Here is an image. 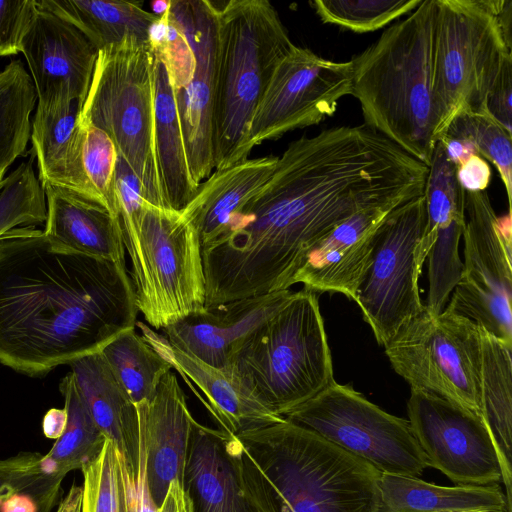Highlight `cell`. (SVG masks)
Instances as JSON below:
<instances>
[{
  "mask_svg": "<svg viewBox=\"0 0 512 512\" xmlns=\"http://www.w3.org/2000/svg\"><path fill=\"white\" fill-rule=\"evenodd\" d=\"M438 141L442 144L448 160L456 167L462 165L473 155H479L476 148L468 140L442 137Z\"/></svg>",
  "mask_w": 512,
  "mask_h": 512,
  "instance_id": "obj_46",
  "label": "cell"
},
{
  "mask_svg": "<svg viewBox=\"0 0 512 512\" xmlns=\"http://www.w3.org/2000/svg\"><path fill=\"white\" fill-rule=\"evenodd\" d=\"M264 512H378L381 473L287 420L236 436Z\"/></svg>",
  "mask_w": 512,
  "mask_h": 512,
  "instance_id": "obj_3",
  "label": "cell"
},
{
  "mask_svg": "<svg viewBox=\"0 0 512 512\" xmlns=\"http://www.w3.org/2000/svg\"><path fill=\"white\" fill-rule=\"evenodd\" d=\"M497 19L502 30V34L507 47L511 50L512 48V35H511V24H512V1L504 0L500 11L497 14Z\"/></svg>",
  "mask_w": 512,
  "mask_h": 512,
  "instance_id": "obj_49",
  "label": "cell"
},
{
  "mask_svg": "<svg viewBox=\"0 0 512 512\" xmlns=\"http://www.w3.org/2000/svg\"><path fill=\"white\" fill-rule=\"evenodd\" d=\"M226 367L272 412L284 416L335 382L317 294L305 287L253 330Z\"/></svg>",
  "mask_w": 512,
  "mask_h": 512,
  "instance_id": "obj_6",
  "label": "cell"
},
{
  "mask_svg": "<svg viewBox=\"0 0 512 512\" xmlns=\"http://www.w3.org/2000/svg\"><path fill=\"white\" fill-rule=\"evenodd\" d=\"M378 512H508V507L498 484L449 487L381 473Z\"/></svg>",
  "mask_w": 512,
  "mask_h": 512,
  "instance_id": "obj_29",
  "label": "cell"
},
{
  "mask_svg": "<svg viewBox=\"0 0 512 512\" xmlns=\"http://www.w3.org/2000/svg\"><path fill=\"white\" fill-rule=\"evenodd\" d=\"M464 215L463 269L445 308L512 345L511 213L500 219L484 190L465 191Z\"/></svg>",
  "mask_w": 512,
  "mask_h": 512,
  "instance_id": "obj_12",
  "label": "cell"
},
{
  "mask_svg": "<svg viewBox=\"0 0 512 512\" xmlns=\"http://www.w3.org/2000/svg\"><path fill=\"white\" fill-rule=\"evenodd\" d=\"M64 478L39 452L0 458V512H53L62 499Z\"/></svg>",
  "mask_w": 512,
  "mask_h": 512,
  "instance_id": "obj_32",
  "label": "cell"
},
{
  "mask_svg": "<svg viewBox=\"0 0 512 512\" xmlns=\"http://www.w3.org/2000/svg\"><path fill=\"white\" fill-rule=\"evenodd\" d=\"M480 328V327H479ZM480 412L494 444L512 511V345L480 328Z\"/></svg>",
  "mask_w": 512,
  "mask_h": 512,
  "instance_id": "obj_28",
  "label": "cell"
},
{
  "mask_svg": "<svg viewBox=\"0 0 512 512\" xmlns=\"http://www.w3.org/2000/svg\"><path fill=\"white\" fill-rule=\"evenodd\" d=\"M40 7L79 29L99 51L132 36L149 42L158 15L139 1L37 0Z\"/></svg>",
  "mask_w": 512,
  "mask_h": 512,
  "instance_id": "obj_31",
  "label": "cell"
},
{
  "mask_svg": "<svg viewBox=\"0 0 512 512\" xmlns=\"http://www.w3.org/2000/svg\"><path fill=\"white\" fill-rule=\"evenodd\" d=\"M142 335L175 369L203 403L218 429L237 436L245 431L282 422L242 378L229 367L217 368L171 345L143 322Z\"/></svg>",
  "mask_w": 512,
  "mask_h": 512,
  "instance_id": "obj_21",
  "label": "cell"
},
{
  "mask_svg": "<svg viewBox=\"0 0 512 512\" xmlns=\"http://www.w3.org/2000/svg\"><path fill=\"white\" fill-rule=\"evenodd\" d=\"M81 109L78 100L68 99L37 105L30 135L33 157L42 187L65 188L101 205L83 171Z\"/></svg>",
  "mask_w": 512,
  "mask_h": 512,
  "instance_id": "obj_24",
  "label": "cell"
},
{
  "mask_svg": "<svg viewBox=\"0 0 512 512\" xmlns=\"http://www.w3.org/2000/svg\"><path fill=\"white\" fill-rule=\"evenodd\" d=\"M82 129L81 158L86 179L100 204L119 219L116 191L118 153L101 129L79 120Z\"/></svg>",
  "mask_w": 512,
  "mask_h": 512,
  "instance_id": "obj_40",
  "label": "cell"
},
{
  "mask_svg": "<svg viewBox=\"0 0 512 512\" xmlns=\"http://www.w3.org/2000/svg\"><path fill=\"white\" fill-rule=\"evenodd\" d=\"M37 95L21 60L0 70V169L25 155Z\"/></svg>",
  "mask_w": 512,
  "mask_h": 512,
  "instance_id": "obj_35",
  "label": "cell"
},
{
  "mask_svg": "<svg viewBox=\"0 0 512 512\" xmlns=\"http://www.w3.org/2000/svg\"><path fill=\"white\" fill-rule=\"evenodd\" d=\"M100 353L135 405L150 400L164 375L173 369L135 329L116 336Z\"/></svg>",
  "mask_w": 512,
  "mask_h": 512,
  "instance_id": "obj_33",
  "label": "cell"
},
{
  "mask_svg": "<svg viewBox=\"0 0 512 512\" xmlns=\"http://www.w3.org/2000/svg\"><path fill=\"white\" fill-rule=\"evenodd\" d=\"M442 137L470 141L481 157L495 165L506 190L508 213H511L512 134L485 114L462 113L452 119Z\"/></svg>",
  "mask_w": 512,
  "mask_h": 512,
  "instance_id": "obj_37",
  "label": "cell"
},
{
  "mask_svg": "<svg viewBox=\"0 0 512 512\" xmlns=\"http://www.w3.org/2000/svg\"><path fill=\"white\" fill-rule=\"evenodd\" d=\"M169 18L187 38L194 56L191 81L174 91L190 172L199 185L214 169V108L218 28L214 1H168Z\"/></svg>",
  "mask_w": 512,
  "mask_h": 512,
  "instance_id": "obj_16",
  "label": "cell"
},
{
  "mask_svg": "<svg viewBox=\"0 0 512 512\" xmlns=\"http://www.w3.org/2000/svg\"><path fill=\"white\" fill-rule=\"evenodd\" d=\"M283 418L306 428L380 473L419 477L429 467L409 421L336 381Z\"/></svg>",
  "mask_w": 512,
  "mask_h": 512,
  "instance_id": "obj_11",
  "label": "cell"
},
{
  "mask_svg": "<svg viewBox=\"0 0 512 512\" xmlns=\"http://www.w3.org/2000/svg\"><path fill=\"white\" fill-rule=\"evenodd\" d=\"M140 454L138 471L135 473L119 452L125 489L127 512H192V503L184 485L179 481L170 484L160 506L153 501L146 483L145 448L139 430Z\"/></svg>",
  "mask_w": 512,
  "mask_h": 512,
  "instance_id": "obj_42",
  "label": "cell"
},
{
  "mask_svg": "<svg viewBox=\"0 0 512 512\" xmlns=\"http://www.w3.org/2000/svg\"><path fill=\"white\" fill-rule=\"evenodd\" d=\"M394 371L411 387L479 415L481 336L471 320L425 307L384 346Z\"/></svg>",
  "mask_w": 512,
  "mask_h": 512,
  "instance_id": "obj_10",
  "label": "cell"
},
{
  "mask_svg": "<svg viewBox=\"0 0 512 512\" xmlns=\"http://www.w3.org/2000/svg\"><path fill=\"white\" fill-rule=\"evenodd\" d=\"M408 421L429 467L455 485L498 484L501 469L481 415L426 391L410 389Z\"/></svg>",
  "mask_w": 512,
  "mask_h": 512,
  "instance_id": "obj_15",
  "label": "cell"
},
{
  "mask_svg": "<svg viewBox=\"0 0 512 512\" xmlns=\"http://www.w3.org/2000/svg\"><path fill=\"white\" fill-rule=\"evenodd\" d=\"M422 0H315L314 10L324 23L357 32H371L415 10Z\"/></svg>",
  "mask_w": 512,
  "mask_h": 512,
  "instance_id": "obj_38",
  "label": "cell"
},
{
  "mask_svg": "<svg viewBox=\"0 0 512 512\" xmlns=\"http://www.w3.org/2000/svg\"><path fill=\"white\" fill-rule=\"evenodd\" d=\"M67 424V412L65 408H51L43 417L42 430L44 435L53 440L59 439Z\"/></svg>",
  "mask_w": 512,
  "mask_h": 512,
  "instance_id": "obj_47",
  "label": "cell"
},
{
  "mask_svg": "<svg viewBox=\"0 0 512 512\" xmlns=\"http://www.w3.org/2000/svg\"><path fill=\"white\" fill-rule=\"evenodd\" d=\"M512 56L504 61L489 88L482 105V114L489 116L512 134Z\"/></svg>",
  "mask_w": 512,
  "mask_h": 512,
  "instance_id": "obj_44",
  "label": "cell"
},
{
  "mask_svg": "<svg viewBox=\"0 0 512 512\" xmlns=\"http://www.w3.org/2000/svg\"><path fill=\"white\" fill-rule=\"evenodd\" d=\"M81 472V512H127L119 451L111 440H105L98 456Z\"/></svg>",
  "mask_w": 512,
  "mask_h": 512,
  "instance_id": "obj_39",
  "label": "cell"
},
{
  "mask_svg": "<svg viewBox=\"0 0 512 512\" xmlns=\"http://www.w3.org/2000/svg\"><path fill=\"white\" fill-rule=\"evenodd\" d=\"M278 156L246 159L223 170H215L201 182L198 189L180 211L196 229L201 249L226 230L268 182Z\"/></svg>",
  "mask_w": 512,
  "mask_h": 512,
  "instance_id": "obj_25",
  "label": "cell"
},
{
  "mask_svg": "<svg viewBox=\"0 0 512 512\" xmlns=\"http://www.w3.org/2000/svg\"><path fill=\"white\" fill-rule=\"evenodd\" d=\"M154 134L157 164L169 209L182 211L195 195L174 89L163 61L154 53Z\"/></svg>",
  "mask_w": 512,
  "mask_h": 512,
  "instance_id": "obj_30",
  "label": "cell"
},
{
  "mask_svg": "<svg viewBox=\"0 0 512 512\" xmlns=\"http://www.w3.org/2000/svg\"><path fill=\"white\" fill-rule=\"evenodd\" d=\"M21 44L38 104L68 99L82 106L91 83L98 50L75 26L37 3Z\"/></svg>",
  "mask_w": 512,
  "mask_h": 512,
  "instance_id": "obj_18",
  "label": "cell"
},
{
  "mask_svg": "<svg viewBox=\"0 0 512 512\" xmlns=\"http://www.w3.org/2000/svg\"><path fill=\"white\" fill-rule=\"evenodd\" d=\"M47 217L43 232L83 254L126 264L120 220L103 206L68 189L43 187Z\"/></svg>",
  "mask_w": 512,
  "mask_h": 512,
  "instance_id": "obj_26",
  "label": "cell"
},
{
  "mask_svg": "<svg viewBox=\"0 0 512 512\" xmlns=\"http://www.w3.org/2000/svg\"><path fill=\"white\" fill-rule=\"evenodd\" d=\"M426 225L424 195L391 211L380 225L371 263L355 302L383 347L425 307L417 249Z\"/></svg>",
  "mask_w": 512,
  "mask_h": 512,
  "instance_id": "obj_13",
  "label": "cell"
},
{
  "mask_svg": "<svg viewBox=\"0 0 512 512\" xmlns=\"http://www.w3.org/2000/svg\"><path fill=\"white\" fill-rule=\"evenodd\" d=\"M436 0H422L352 59V95L364 124L431 164L438 117L433 90Z\"/></svg>",
  "mask_w": 512,
  "mask_h": 512,
  "instance_id": "obj_4",
  "label": "cell"
},
{
  "mask_svg": "<svg viewBox=\"0 0 512 512\" xmlns=\"http://www.w3.org/2000/svg\"><path fill=\"white\" fill-rule=\"evenodd\" d=\"M22 162L0 185V237L17 227L45 223L46 195L32 166Z\"/></svg>",
  "mask_w": 512,
  "mask_h": 512,
  "instance_id": "obj_36",
  "label": "cell"
},
{
  "mask_svg": "<svg viewBox=\"0 0 512 512\" xmlns=\"http://www.w3.org/2000/svg\"><path fill=\"white\" fill-rule=\"evenodd\" d=\"M184 488L192 512H264L236 436L192 422Z\"/></svg>",
  "mask_w": 512,
  "mask_h": 512,
  "instance_id": "obj_19",
  "label": "cell"
},
{
  "mask_svg": "<svg viewBox=\"0 0 512 512\" xmlns=\"http://www.w3.org/2000/svg\"><path fill=\"white\" fill-rule=\"evenodd\" d=\"M138 311L163 329L205 309L201 244L180 211L143 200L135 230L123 238Z\"/></svg>",
  "mask_w": 512,
  "mask_h": 512,
  "instance_id": "obj_8",
  "label": "cell"
},
{
  "mask_svg": "<svg viewBox=\"0 0 512 512\" xmlns=\"http://www.w3.org/2000/svg\"><path fill=\"white\" fill-rule=\"evenodd\" d=\"M138 312L126 264L32 226L0 237V364L45 375L135 329Z\"/></svg>",
  "mask_w": 512,
  "mask_h": 512,
  "instance_id": "obj_2",
  "label": "cell"
},
{
  "mask_svg": "<svg viewBox=\"0 0 512 512\" xmlns=\"http://www.w3.org/2000/svg\"><path fill=\"white\" fill-rule=\"evenodd\" d=\"M37 0H0V56L17 55L37 11Z\"/></svg>",
  "mask_w": 512,
  "mask_h": 512,
  "instance_id": "obj_43",
  "label": "cell"
},
{
  "mask_svg": "<svg viewBox=\"0 0 512 512\" xmlns=\"http://www.w3.org/2000/svg\"><path fill=\"white\" fill-rule=\"evenodd\" d=\"M154 59L149 42L132 36L99 50L79 120L111 138L147 202L168 208L155 151Z\"/></svg>",
  "mask_w": 512,
  "mask_h": 512,
  "instance_id": "obj_7",
  "label": "cell"
},
{
  "mask_svg": "<svg viewBox=\"0 0 512 512\" xmlns=\"http://www.w3.org/2000/svg\"><path fill=\"white\" fill-rule=\"evenodd\" d=\"M139 430L145 448V474L149 493L157 506L170 484L184 485L192 416L177 376L169 371L154 396L136 404Z\"/></svg>",
  "mask_w": 512,
  "mask_h": 512,
  "instance_id": "obj_22",
  "label": "cell"
},
{
  "mask_svg": "<svg viewBox=\"0 0 512 512\" xmlns=\"http://www.w3.org/2000/svg\"><path fill=\"white\" fill-rule=\"evenodd\" d=\"M59 389L64 398L67 424L43 459L56 474L66 476L96 458L106 437L90 415L71 372L61 380Z\"/></svg>",
  "mask_w": 512,
  "mask_h": 512,
  "instance_id": "obj_34",
  "label": "cell"
},
{
  "mask_svg": "<svg viewBox=\"0 0 512 512\" xmlns=\"http://www.w3.org/2000/svg\"><path fill=\"white\" fill-rule=\"evenodd\" d=\"M457 178L465 191H484L489 186L491 169L480 155H473L457 167Z\"/></svg>",
  "mask_w": 512,
  "mask_h": 512,
  "instance_id": "obj_45",
  "label": "cell"
},
{
  "mask_svg": "<svg viewBox=\"0 0 512 512\" xmlns=\"http://www.w3.org/2000/svg\"><path fill=\"white\" fill-rule=\"evenodd\" d=\"M218 60L214 108V169L248 159L253 113L280 60L294 46L267 0L214 1Z\"/></svg>",
  "mask_w": 512,
  "mask_h": 512,
  "instance_id": "obj_5",
  "label": "cell"
},
{
  "mask_svg": "<svg viewBox=\"0 0 512 512\" xmlns=\"http://www.w3.org/2000/svg\"><path fill=\"white\" fill-rule=\"evenodd\" d=\"M149 44L163 61L174 91L185 87L194 74L195 56L185 35L169 18L167 8L150 29Z\"/></svg>",
  "mask_w": 512,
  "mask_h": 512,
  "instance_id": "obj_41",
  "label": "cell"
},
{
  "mask_svg": "<svg viewBox=\"0 0 512 512\" xmlns=\"http://www.w3.org/2000/svg\"><path fill=\"white\" fill-rule=\"evenodd\" d=\"M68 365L95 424L137 473L140 442L136 405L118 383L100 351L77 358Z\"/></svg>",
  "mask_w": 512,
  "mask_h": 512,
  "instance_id": "obj_27",
  "label": "cell"
},
{
  "mask_svg": "<svg viewBox=\"0 0 512 512\" xmlns=\"http://www.w3.org/2000/svg\"><path fill=\"white\" fill-rule=\"evenodd\" d=\"M504 0H436L433 90L436 141L454 117L481 113L504 61L512 56L497 14Z\"/></svg>",
  "mask_w": 512,
  "mask_h": 512,
  "instance_id": "obj_9",
  "label": "cell"
},
{
  "mask_svg": "<svg viewBox=\"0 0 512 512\" xmlns=\"http://www.w3.org/2000/svg\"><path fill=\"white\" fill-rule=\"evenodd\" d=\"M291 293L288 289L206 308L163 328V336L180 351L224 368L236 347L273 316Z\"/></svg>",
  "mask_w": 512,
  "mask_h": 512,
  "instance_id": "obj_23",
  "label": "cell"
},
{
  "mask_svg": "<svg viewBox=\"0 0 512 512\" xmlns=\"http://www.w3.org/2000/svg\"><path fill=\"white\" fill-rule=\"evenodd\" d=\"M397 207H369L336 225L310 250L291 285L303 283L311 291L340 293L355 301L371 263L378 229Z\"/></svg>",
  "mask_w": 512,
  "mask_h": 512,
  "instance_id": "obj_20",
  "label": "cell"
},
{
  "mask_svg": "<svg viewBox=\"0 0 512 512\" xmlns=\"http://www.w3.org/2000/svg\"><path fill=\"white\" fill-rule=\"evenodd\" d=\"M428 167L365 124L292 141L260 192L201 249L217 302L288 290L310 250L336 225L374 206L423 195Z\"/></svg>",
  "mask_w": 512,
  "mask_h": 512,
  "instance_id": "obj_1",
  "label": "cell"
},
{
  "mask_svg": "<svg viewBox=\"0 0 512 512\" xmlns=\"http://www.w3.org/2000/svg\"><path fill=\"white\" fill-rule=\"evenodd\" d=\"M352 61L324 59L294 45L280 60L250 121L246 150L331 116L352 95Z\"/></svg>",
  "mask_w": 512,
  "mask_h": 512,
  "instance_id": "obj_14",
  "label": "cell"
},
{
  "mask_svg": "<svg viewBox=\"0 0 512 512\" xmlns=\"http://www.w3.org/2000/svg\"><path fill=\"white\" fill-rule=\"evenodd\" d=\"M423 195L426 225L417 259L420 266L428 259L425 308L438 315L445 309L462 273L459 243L465 226V191L458 181L457 167L448 160L439 141L433 150Z\"/></svg>",
  "mask_w": 512,
  "mask_h": 512,
  "instance_id": "obj_17",
  "label": "cell"
},
{
  "mask_svg": "<svg viewBox=\"0 0 512 512\" xmlns=\"http://www.w3.org/2000/svg\"><path fill=\"white\" fill-rule=\"evenodd\" d=\"M82 486L72 485L62 497L55 512H81Z\"/></svg>",
  "mask_w": 512,
  "mask_h": 512,
  "instance_id": "obj_48",
  "label": "cell"
},
{
  "mask_svg": "<svg viewBox=\"0 0 512 512\" xmlns=\"http://www.w3.org/2000/svg\"><path fill=\"white\" fill-rule=\"evenodd\" d=\"M6 170L5 169H0V185H1V182L4 178V174H5Z\"/></svg>",
  "mask_w": 512,
  "mask_h": 512,
  "instance_id": "obj_50",
  "label": "cell"
}]
</instances>
